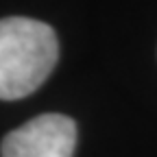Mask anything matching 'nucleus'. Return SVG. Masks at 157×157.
<instances>
[{"instance_id":"1","label":"nucleus","mask_w":157,"mask_h":157,"mask_svg":"<svg viewBox=\"0 0 157 157\" xmlns=\"http://www.w3.org/2000/svg\"><path fill=\"white\" fill-rule=\"evenodd\" d=\"M59 59L55 31L33 17L0 20V98L17 101L33 94Z\"/></svg>"},{"instance_id":"2","label":"nucleus","mask_w":157,"mask_h":157,"mask_svg":"<svg viewBox=\"0 0 157 157\" xmlns=\"http://www.w3.org/2000/svg\"><path fill=\"white\" fill-rule=\"evenodd\" d=\"M76 146V122L63 113H42L9 131L0 157H72Z\"/></svg>"}]
</instances>
